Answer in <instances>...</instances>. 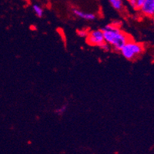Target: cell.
I'll list each match as a JSON object with an SVG mask.
<instances>
[{
	"label": "cell",
	"mask_w": 154,
	"mask_h": 154,
	"mask_svg": "<svg viewBox=\"0 0 154 154\" xmlns=\"http://www.w3.org/2000/svg\"><path fill=\"white\" fill-rule=\"evenodd\" d=\"M102 31L103 32L105 42L116 51H120L121 48L131 39L130 36L116 23L106 25L102 29Z\"/></svg>",
	"instance_id": "cell-1"
},
{
	"label": "cell",
	"mask_w": 154,
	"mask_h": 154,
	"mask_svg": "<svg viewBox=\"0 0 154 154\" xmlns=\"http://www.w3.org/2000/svg\"><path fill=\"white\" fill-rule=\"evenodd\" d=\"M145 47L144 45L140 42H136L129 39L120 50V52L124 58L129 61H133L136 59L144 52Z\"/></svg>",
	"instance_id": "cell-2"
},
{
	"label": "cell",
	"mask_w": 154,
	"mask_h": 154,
	"mask_svg": "<svg viewBox=\"0 0 154 154\" xmlns=\"http://www.w3.org/2000/svg\"><path fill=\"white\" fill-rule=\"evenodd\" d=\"M86 39H87V42L90 45L97 46V47H100L105 42L103 32L102 29H95L89 32Z\"/></svg>",
	"instance_id": "cell-3"
},
{
	"label": "cell",
	"mask_w": 154,
	"mask_h": 154,
	"mask_svg": "<svg viewBox=\"0 0 154 154\" xmlns=\"http://www.w3.org/2000/svg\"><path fill=\"white\" fill-rule=\"evenodd\" d=\"M139 12L143 16L152 18L154 16V0H144L139 9Z\"/></svg>",
	"instance_id": "cell-4"
},
{
	"label": "cell",
	"mask_w": 154,
	"mask_h": 154,
	"mask_svg": "<svg viewBox=\"0 0 154 154\" xmlns=\"http://www.w3.org/2000/svg\"><path fill=\"white\" fill-rule=\"evenodd\" d=\"M73 13L75 15L76 17L80 18L81 19H84L87 21H93L95 20L97 16L95 14L92 13V12H87L84 11L80 10L78 9H73Z\"/></svg>",
	"instance_id": "cell-5"
},
{
	"label": "cell",
	"mask_w": 154,
	"mask_h": 154,
	"mask_svg": "<svg viewBox=\"0 0 154 154\" xmlns=\"http://www.w3.org/2000/svg\"><path fill=\"white\" fill-rule=\"evenodd\" d=\"M124 1L125 0H109V2L113 9L118 12H121L124 9Z\"/></svg>",
	"instance_id": "cell-6"
},
{
	"label": "cell",
	"mask_w": 154,
	"mask_h": 154,
	"mask_svg": "<svg viewBox=\"0 0 154 154\" xmlns=\"http://www.w3.org/2000/svg\"><path fill=\"white\" fill-rule=\"evenodd\" d=\"M127 3L131 9L136 12H139L144 0H126Z\"/></svg>",
	"instance_id": "cell-7"
},
{
	"label": "cell",
	"mask_w": 154,
	"mask_h": 154,
	"mask_svg": "<svg viewBox=\"0 0 154 154\" xmlns=\"http://www.w3.org/2000/svg\"><path fill=\"white\" fill-rule=\"evenodd\" d=\"M32 11L35 13V15L39 18L42 17L43 14H44V11H43L42 7L38 4H35V5H32Z\"/></svg>",
	"instance_id": "cell-8"
},
{
	"label": "cell",
	"mask_w": 154,
	"mask_h": 154,
	"mask_svg": "<svg viewBox=\"0 0 154 154\" xmlns=\"http://www.w3.org/2000/svg\"><path fill=\"white\" fill-rule=\"evenodd\" d=\"M68 110V105L67 104H63L60 107H57L56 110H54V113L58 116H63V114L66 113V112Z\"/></svg>",
	"instance_id": "cell-9"
},
{
	"label": "cell",
	"mask_w": 154,
	"mask_h": 154,
	"mask_svg": "<svg viewBox=\"0 0 154 154\" xmlns=\"http://www.w3.org/2000/svg\"><path fill=\"white\" fill-rule=\"evenodd\" d=\"M100 48L103 51H110V50L112 49V48H111V47H110V45L107 44V43L106 42H104L103 43V44H102L100 46Z\"/></svg>",
	"instance_id": "cell-10"
},
{
	"label": "cell",
	"mask_w": 154,
	"mask_h": 154,
	"mask_svg": "<svg viewBox=\"0 0 154 154\" xmlns=\"http://www.w3.org/2000/svg\"><path fill=\"white\" fill-rule=\"evenodd\" d=\"M88 31L85 30V29H81V30H79L77 31V34H78V35L80 36V37L81 38H87V35H88Z\"/></svg>",
	"instance_id": "cell-11"
},
{
	"label": "cell",
	"mask_w": 154,
	"mask_h": 154,
	"mask_svg": "<svg viewBox=\"0 0 154 154\" xmlns=\"http://www.w3.org/2000/svg\"><path fill=\"white\" fill-rule=\"evenodd\" d=\"M152 22H153V25H154V16L152 18Z\"/></svg>",
	"instance_id": "cell-12"
}]
</instances>
